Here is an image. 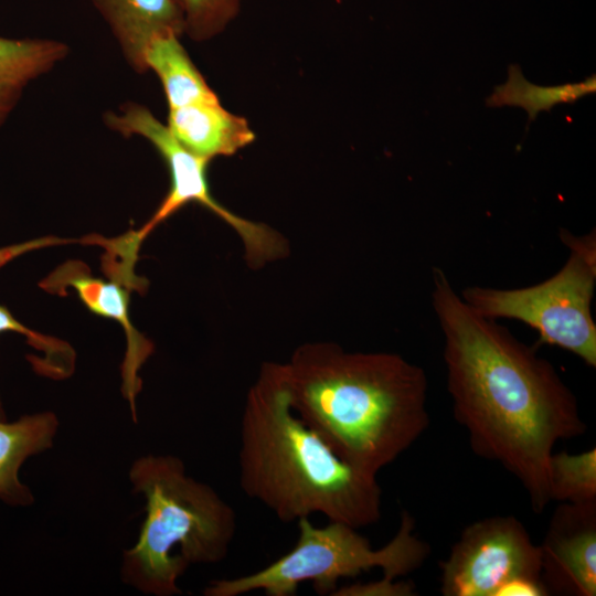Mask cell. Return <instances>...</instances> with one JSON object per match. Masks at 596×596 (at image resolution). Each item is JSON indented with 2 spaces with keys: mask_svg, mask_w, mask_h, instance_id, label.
<instances>
[{
  "mask_svg": "<svg viewBox=\"0 0 596 596\" xmlns=\"http://www.w3.org/2000/svg\"><path fill=\"white\" fill-rule=\"evenodd\" d=\"M432 302L444 333L447 389L471 449L525 490L535 513L551 502L555 445L585 434L577 400L555 368L496 320L473 311L434 268Z\"/></svg>",
  "mask_w": 596,
  "mask_h": 596,
  "instance_id": "1",
  "label": "cell"
},
{
  "mask_svg": "<svg viewBox=\"0 0 596 596\" xmlns=\"http://www.w3.org/2000/svg\"><path fill=\"white\" fill-rule=\"evenodd\" d=\"M278 364L292 411L365 472L377 476L429 426L426 373L396 353L317 342Z\"/></svg>",
  "mask_w": 596,
  "mask_h": 596,
  "instance_id": "2",
  "label": "cell"
},
{
  "mask_svg": "<svg viewBox=\"0 0 596 596\" xmlns=\"http://www.w3.org/2000/svg\"><path fill=\"white\" fill-rule=\"evenodd\" d=\"M240 485L284 523L312 514L361 529L381 519L377 476L338 456L291 408L279 364L265 362L241 418Z\"/></svg>",
  "mask_w": 596,
  "mask_h": 596,
  "instance_id": "3",
  "label": "cell"
},
{
  "mask_svg": "<svg viewBox=\"0 0 596 596\" xmlns=\"http://www.w3.org/2000/svg\"><path fill=\"white\" fill-rule=\"evenodd\" d=\"M146 501L137 543L124 554L125 579L146 594H181L177 582L193 564L227 556L236 533V513L209 485L187 475L174 456H146L129 471Z\"/></svg>",
  "mask_w": 596,
  "mask_h": 596,
  "instance_id": "4",
  "label": "cell"
},
{
  "mask_svg": "<svg viewBox=\"0 0 596 596\" xmlns=\"http://www.w3.org/2000/svg\"><path fill=\"white\" fill-rule=\"evenodd\" d=\"M294 547L266 567L234 578L211 582L206 596H240L263 592L267 596H294L299 585L312 583L320 595H332L341 578L354 577L374 567L386 579L405 576L423 565L429 555L427 543L414 533V520L404 511L395 536L383 547L373 549L359 529L329 521L315 526L309 518L297 521Z\"/></svg>",
  "mask_w": 596,
  "mask_h": 596,
  "instance_id": "5",
  "label": "cell"
},
{
  "mask_svg": "<svg viewBox=\"0 0 596 596\" xmlns=\"http://www.w3.org/2000/svg\"><path fill=\"white\" fill-rule=\"evenodd\" d=\"M561 238L570 256L550 278L529 287L465 288L460 296L488 319H514L536 330L539 342L558 347L596 366V323L592 301L596 284L595 234L574 236L563 230Z\"/></svg>",
  "mask_w": 596,
  "mask_h": 596,
  "instance_id": "6",
  "label": "cell"
},
{
  "mask_svg": "<svg viewBox=\"0 0 596 596\" xmlns=\"http://www.w3.org/2000/svg\"><path fill=\"white\" fill-rule=\"evenodd\" d=\"M107 127L124 137L138 136L148 140L166 162L170 188L150 220L128 237L127 247L136 253L140 242L161 222L188 203L195 202L221 217L241 237L248 264L258 267L286 253L284 238L269 226L243 219L214 199L206 170L210 160L184 148L146 106L127 103L119 113L104 115Z\"/></svg>",
  "mask_w": 596,
  "mask_h": 596,
  "instance_id": "7",
  "label": "cell"
},
{
  "mask_svg": "<svg viewBox=\"0 0 596 596\" xmlns=\"http://www.w3.org/2000/svg\"><path fill=\"white\" fill-rule=\"evenodd\" d=\"M440 570L445 596H497L513 578L542 581L541 550L520 520L496 515L466 526Z\"/></svg>",
  "mask_w": 596,
  "mask_h": 596,
  "instance_id": "8",
  "label": "cell"
},
{
  "mask_svg": "<svg viewBox=\"0 0 596 596\" xmlns=\"http://www.w3.org/2000/svg\"><path fill=\"white\" fill-rule=\"evenodd\" d=\"M542 544L541 579L549 592L596 595V502H558Z\"/></svg>",
  "mask_w": 596,
  "mask_h": 596,
  "instance_id": "9",
  "label": "cell"
},
{
  "mask_svg": "<svg viewBox=\"0 0 596 596\" xmlns=\"http://www.w3.org/2000/svg\"><path fill=\"white\" fill-rule=\"evenodd\" d=\"M115 36L128 64L138 73L147 71L145 53L158 34L184 33L174 0H91Z\"/></svg>",
  "mask_w": 596,
  "mask_h": 596,
  "instance_id": "10",
  "label": "cell"
},
{
  "mask_svg": "<svg viewBox=\"0 0 596 596\" xmlns=\"http://www.w3.org/2000/svg\"><path fill=\"white\" fill-rule=\"evenodd\" d=\"M167 126L184 148L210 161L232 156L255 139L247 120L226 110L220 102L170 108Z\"/></svg>",
  "mask_w": 596,
  "mask_h": 596,
  "instance_id": "11",
  "label": "cell"
},
{
  "mask_svg": "<svg viewBox=\"0 0 596 596\" xmlns=\"http://www.w3.org/2000/svg\"><path fill=\"white\" fill-rule=\"evenodd\" d=\"M75 288L78 298L95 315L119 321L128 337L127 352L123 364L124 393L130 402L132 415L135 397L140 390L138 370L152 351V344L138 334L129 320L127 290L115 281H105L88 274H75L66 278Z\"/></svg>",
  "mask_w": 596,
  "mask_h": 596,
  "instance_id": "12",
  "label": "cell"
},
{
  "mask_svg": "<svg viewBox=\"0 0 596 596\" xmlns=\"http://www.w3.org/2000/svg\"><path fill=\"white\" fill-rule=\"evenodd\" d=\"M58 422L53 413L25 415L13 423L0 417V499L11 504L32 502L30 490L20 482L18 472L32 455L52 446Z\"/></svg>",
  "mask_w": 596,
  "mask_h": 596,
  "instance_id": "13",
  "label": "cell"
},
{
  "mask_svg": "<svg viewBox=\"0 0 596 596\" xmlns=\"http://www.w3.org/2000/svg\"><path fill=\"white\" fill-rule=\"evenodd\" d=\"M68 46L52 39L0 36V127L24 88L66 58Z\"/></svg>",
  "mask_w": 596,
  "mask_h": 596,
  "instance_id": "14",
  "label": "cell"
},
{
  "mask_svg": "<svg viewBox=\"0 0 596 596\" xmlns=\"http://www.w3.org/2000/svg\"><path fill=\"white\" fill-rule=\"evenodd\" d=\"M168 32L156 35L145 53L146 68L159 77L169 109L195 103L220 102L179 40Z\"/></svg>",
  "mask_w": 596,
  "mask_h": 596,
  "instance_id": "15",
  "label": "cell"
},
{
  "mask_svg": "<svg viewBox=\"0 0 596 596\" xmlns=\"http://www.w3.org/2000/svg\"><path fill=\"white\" fill-rule=\"evenodd\" d=\"M596 92V76L593 74L577 83L543 86L529 82L519 65L508 67V79L497 85L486 99L488 107L514 106L528 113L529 121H533L539 113L550 111L558 104H573Z\"/></svg>",
  "mask_w": 596,
  "mask_h": 596,
  "instance_id": "16",
  "label": "cell"
},
{
  "mask_svg": "<svg viewBox=\"0 0 596 596\" xmlns=\"http://www.w3.org/2000/svg\"><path fill=\"white\" fill-rule=\"evenodd\" d=\"M549 485L551 501L596 502V448L578 454L553 451Z\"/></svg>",
  "mask_w": 596,
  "mask_h": 596,
  "instance_id": "17",
  "label": "cell"
},
{
  "mask_svg": "<svg viewBox=\"0 0 596 596\" xmlns=\"http://www.w3.org/2000/svg\"><path fill=\"white\" fill-rule=\"evenodd\" d=\"M184 33L194 41L219 34L236 17L241 0H174Z\"/></svg>",
  "mask_w": 596,
  "mask_h": 596,
  "instance_id": "18",
  "label": "cell"
},
{
  "mask_svg": "<svg viewBox=\"0 0 596 596\" xmlns=\"http://www.w3.org/2000/svg\"><path fill=\"white\" fill-rule=\"evenodd\" d=\"M7 331L26 336L33 347L44 351L46 356L39 372L54 376H66L72 372L74 354L67 345L58 344L56 341L51 342L49 338L32 332L20 323L4 306L0 305V334Z\"/></svg>",
  "mask_w": 596,
  "mask_h": 596,
  "instance_id": "19",
  "label": "cell"
},
{
  "mask_svg": "<svg viewBox=\"0 0 596 596\" xmlns=\"http://www.w3.org/2000/svg\"><path fill=\"white\" fill-rule=\"evenodd\" d=\"M415 587L409 582L386 579L384 577L365 584H352L338 587L333 596H412Z\"/></svg>",
  "mask_w": 596,
  "mask_h": 596,
  "instance_id": "20",
  "label": "cell"
},
{
  "mask_svg": "<svg viewBox=\"0 0 596 596\" xmlns=\"http://www.w3.org/2000/svg\"><path fill=\"white\" fill-rule=\"evenodd\" d=\"M549 595L540 579L517 577L504 584L497 596H545Z\"/></svg>",
  "mask_w": 596,
  "mask_h": 596,
  "instance_id": "21",
  "label": "cell"
},
{
  "mask_svg": "<svg viewBox=\"0 0 596 596\" xmlns=\"http://www.w3.org/2000/svg\"><path fill=\"white\" fill-rule=\"evenodd\" d=\"M1 414H2V411H1V404H0V417H2Z\"/></svg>",
  "mask_w": 596,
  "mask_h": 596,
  "instance_id": "22",
  "label": "cell"
}]
</instances>
